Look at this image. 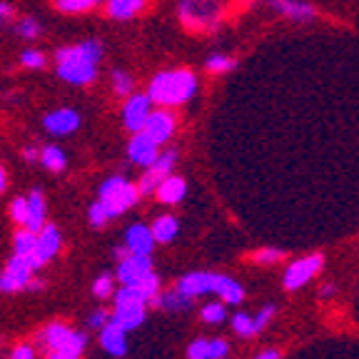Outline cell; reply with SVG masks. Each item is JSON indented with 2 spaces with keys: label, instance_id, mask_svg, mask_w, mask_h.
Here are the masks:
<instances>
[{
  "label": "cell",
  "instance_id": "7dc6e473",
  "mask_svg": "<svg viewBox=\"0 0 359 359\" xmlns=\"http://www.w3.org/2000/svg\"><path fill=\"white\" fill-rule=\"evenodd\" d=\"M13 18V6H8V3H0V25L3 22H8Z\"/></svg>",
  "mask_w": 359,
  "mask_h": 359
},
{
  "label": "cell",
  "instance_id": "5bb4252c",
  "mask_svg": "<svg viewBox=\"0 0 359 359\" xmlns=\"http://www.w3.org/2000/svg\"><path fill=\"white\" fill-rule=\"evenodd\" d=\"M157 142L152 140L147 133H135L133 135V140H130L128 145V157H130V163L135 165H142V168H150L152 163L157 160V155H160V150H157Z\"/></svg>",
  "mask_w": 359,
  "mask_h": 359
},
{
  "label": "cell",
  "instance_id": "ba28073f",
  "mask_svg": "<svg viewBox=\"0 0 359 359\" xmlns=\"http://www.w3.org/2000/svg\"><path fill=\"white\" fill-rule=\"evenodd\" d=\"M152 105H155V102H152L150 95H140V93H137V95L128 97V102H125V107H123V123L133 135L145 128L147 118L152 115Z\"/></svg>",
  "mask_w": 359,
  "mask_h": 359
},
{
  "label": "cell",
  "instance_id": "d6986e66",
  "mask_svg": "<svg viewBox=\"0 0 359 359\" xmlns=\"http://www.w3.org/2000/svg\"><path fill=\"white\" fill-rule=\"evenodd\" d=\"M112 322L120 325L123 330H137L145 322V304H115Z\"/></svg>",
  "mask_w": 359,
  "mask_h": 359
},
{
  "label": "cell",
  "instance_id": "bcb514c9",
  "mask_svg": "<svg viewBox=\"0 0 359 359\" xmlns=\"http://www.w3.org/2000/svg\"><path fill=\"white\" fill-rule=\"evenodd\" d=\"M252 359H282V352L280 349H262V352L255 354Z\"/></svg>",
  "mask_w": 359,
  "mask_h": 359
},
{
  "label": "cell",
  "instance_id": "816d5d0a",
  "mask_svg": "<svg viewBox=\"0 0 359 359\" xmlns=\"http://www.w3.org/2000/svg\"><path fill=\"white\" fill-rule=\"evenodd\" d=\"M224 359H227V357H224Z\"/></svg>",
  "mask_w": 359,
  "mask_h": 359
},
{
  "label": "cell",
  "instance_id": "7bdbcfd3",
  "mask_svg": "<svg viewBox=\"0 0 359 359\" xmlns=\"http://www.w3.org/2000/svg\"><path fill=\"white\" fill-rule=\"evenodd\" d=\"M107 322H110V317H107V312H102V309H97L95 314H90V327H95V330H102Z\"/></svg>",
  "mask_w": 359,
  "mask_h": 359
},
{
  "label": "cell",
  "instance_id": "ab89813d",
  "mask_svg": "<svg viewBox=\"0 0 359 359\" xmlns=\"http://www.w3.org/2000/svg\"><path fill=\"white\" fill-rule=\"evenodd\" d=\"M93 292H95V297H100V299L115 294V292H112V277L110 275H100V277H97V282H95V287H93Z\"/></svg>",
  "mask_w": 359,
  "mask_h": 359
},
{
  "label": "cell",
  "instance_id": "1f68e13d",
  "mask_svg": "<svg viewBox=\"0 0 359 359\" xmlns=\"http://www.w3.org/2000/svg\"><path fill=\"white\" fill-rule=\"evenodd\" d=\"M250 259L252 262H257V264H277V262H282L285 259V252L282 250H277V247H259L257 252H252L250 255Z\"/></svg>",
  "mask_w": 359,
  "mask_h": 359
},
{
  "label": "cell",
  "instance_id": "4fadbf2b",
  "mask_svg": "<svg viewBox=\"0 0 359 359\" xmlns=\"http://www.w3.org/2000/svg\"><path fill=\"white\" fill-rule=\"evenodd\" d=\"M267 6L275 13H280L282 18H287L292 22H299V25L312 22L317 18V11H314V6L307 3V0H267Z\"/></svg>",
  "mask_w": 359,
  "mask_h": 359
},
{
  "label": "cell",
  "instance_id": "6da1fadb",
  "mask_svg": "<svg viewBox=\"0 0 359 359\" xmlns=\"http://www.w3.org/2000/svg\"><path fill=\"white\" fill-rule=\"evenodd\" d=\"M147 95L152 97L155 105L175 107L185 105L197 95V78L192 70L180 67V70H163L150 80Z\"/></svg>",
  "mask_w": 359,
  "mask_h": 359
},
{
  "label": "cell",
  "instance_id": "8992f818",
  "mask_svg": "<svg viewBox=\"0 0 359 359\" xmlns=\"http://www.w3.org/2000/svg\"><path fill=\"white\" fill-rule=\"evenodd\" d=\"M175 163H177V152L175 150L160 152L155 163H152L150 168H145V175H142L140 182H137V187H140L142 195H155L157 187H160V182L172 175Z\"/></svg>",
  "mask_w": 359,
  "mask_h": 359
},
{
  "label": "cell",
  "instance_id": "9c48e42d",
  "mask_svg": "<svg viewBox=\"0 0 359 359\" xmlns=\"http://www.w3.org/2000/svg\"><path fill=\"white\" fill-rule=\"evenodd\" d=\"M175 128H177V118H175V112L170 110V107H157V110H152L150 118H147L142 133L150 135L157 145H165V142L172 137Z\"/></svg>",
  "mask_w": 359,
  "mask_h": 359
},
{
  "label": "cell",
  "instance_id": "d590c367",
  "mask_svg": "<svg viewBox=\"0 0 359 359\" xmlns=\"http://www.w3.org/2000/svg\"><path fill=\"white\" fill-rule=\"evenodd\" d=\"M187 359H210V339H192L190 347H187Z\"/></svg>",
  "mask_w": 359,
  "mask_h": 359
},
{
  "label": "cell",
  "instance_id": "ac0fdd59",
  "mask_svg": "<svg viewBox=\"0 0 359 359\" xmlns=\"http://www.w3.org/2000/svg\"><path fill=\"white\" fill-rule=\"evenodd\" d=\"M125 332L120 325H115V322H107L105 327H102L100 332V344L105 347V352H110L112 357H123L125 352H128V339H125Z\"/></svg>",
  "mask_w": 359,
  "mask_h": 359
},
{
  "label": "cell",
  "instance_id": "f1b7e54d",
  "mask_svg": "<svg viewBox=\"0 0 359 359\" xmlns=\"http://www.w3.org/2000/svg\"><path fill=\"white\" fill-rule=\"evenodd\" d=\"M40 160H43V165L50 172H60V170H65L67 160H65V152L60 150L57 145H48L43 152H40Z\"/></svg>",
  "mask_w": 359,
  "mask_h": 359
},
{
  "label": "cell",
  "instance_id": "e0dca14e",
  "mask_svg": "<svg viewBox=\"0 0 359 359\" xmlns=\"http://www.w3.org/2000/svg\"><path fill=\"white\" fill-rule=\"evenodd\" d=\"M155 235H152V227L147 224H133L128 232H125V245H128L130 252L135 255H152V247H155Z\"/></svg>",
  "mask_w": 359,
  "mask_h": 359
},
{
  "label": "cell",
  "instance_id": "52a82bcc",
  "mask_svg": "<svg viewBox=\"0 0 359 359\" xmlns=\"http://www.w3.org/2000/svg\"><path fill=\"white\" fill-rule=\"evenodd\" d=\"M222 282L224 275H217V272H190L177 282V287L190 297H200V294H219Z\"/></svg>",
  "mask_w": 359,
  "mask_h": 359
},
{
  "label": "cell",
  "instance_id": "b9f144b4",
  "mask_svg": "<svg viewBox=\"0 0 359 359\" xmlns=\"http://www.w3.org/2000/svg\"><path fill=\"white\" fill-rule=\"evenodd\" d=\"M230 354L227 339H210V359H224Z\"/></svg>",
  "mask_w": 359,
  "mask_h": 359
},
{
  "label": "cell",
  "instance_id": "8fae6325",
  "mask_svg": "<svg viewBox=\"0 0 359 359\" xmlns=\"http://www.w3.org/2000/svg\"><path fill=\"white\" fill-rule=\"evenodd\" d=\"M152 272V259L150 255H135L130 252L128 257L120 259L118 267V280L120 285H137L142 277H147Z\"/></svg>",
  "mask_w": 359,
  "mask_h": 359
},
{
  "label": "cell",
  "instance_id": "ee69618b",
  "mask_svg": "<svg viewBox=\"0 0 359 359\" xmlns=\"http://www.w3.org/2000/svg\"><path fill=\"white\" fill-rule=\"evenodd\" d=\"M11 359H35V352H33L30 347H25V344H22V347H15V349H13Z\"/></svg>",
  "mask_w": 359,
  "mask_h": 359
},
{
  "label": "cell",
  "instance_id": "603a6c76",
  "mask_svg": "<svg viewBox=\"0 0 359 359\" xmlns=\"http://www.w3.org/2000/svg\"><path fill=\"white\" fill-rule=\"evenodd\" d=\"M192 299L195 297L185 294V292L177 287V290H170V292H165V294H157V297L152 299V304H155V307L170 309V312H185V309L192 307Z\"/></svg>",
  "mask_w": 359,
  "mask_h": 359
},
{
  "label": "cell",
  "instance_id": "f546056e",
  "mask_svg": "<svg viewBox=\"0 0 359 359\" xmlns=\"http://www.w3.org/2000/svg\"><path fill=\"white\" fill-rule=\"evenodd\" d=\"M227 304L224 302H210L205 304V307L200 309V317L202 322H208V325H222L224 320H227Z\"/></svg>",
  "mask_w": 359,
  "mask_h": 359
},
{
  "label": "cell",
  "instance_id": "5b68a950",
  "mask_svg": "<svg viewBox=\"0 0 359 359\" xmlns=\"http://www.w3.org/2000/svg\"><path fill=\"white\" fill-rule=\"evenodd\" d=\"M43 339L53 352H65V354H70V357H80V352L85 349V334L70 332L65 325H57V322L45 330Z\"/></svg>",
  "mask_w": 359,
  "mask_h": 359
},
{
  "label": "cell",
  "instance_id": "f907efd6",
  "mask_svg": "<svg viewBox=\"0 0 359 359\" xmlns=\"http://www.w3.org/2000/svg\"><path fill=\"white\" fill-rule=\"evenodd\" d=\"M50 359H78V357H70V354H65V352H53Z\"/></svg>",
  "mask_w": 359,
  "mask_h": 359
},
{
  "label": "cell",
  "instance_id": "cb8c5ba5",
  "mask_svg": "<svg viewBox=\"0 0 359 359\" xmlns=\"http://www.w3.org/2000/svg\"><path fill=\"white\" fill-rule=\"evenodd\" d=\"M25 227L33 232H40L45 227V200H43V192H30L28 195V222Z\"/></svg>",
  "mask_w": 359,
  "mask_h": 359
},
{
  "label": "cell",
  "instance_id": "3957f363",
  "mask_svg": "<svg viewBox=\"0 0 359 359\" xmlns=\"http://www.w3.org/2000/svg\"><path fill=\"white\" fill-rule=\"evenodd\" d=\"M140 197H142L140 187L128 182L125 177H110L100 185V202L107 208L110 217H118V215H123L125 210L137 205Z\"/></svg>",
  "mask_w": 359,
  "mask_h": 359
},
{
  "label": "cell",
  "instance_id": "681fc988",
  "mask_svg": "<svg viewBox=\"0 0 359 359\" xmlns=\"http://www.w3.org/2000/svg\"><path fill=\"white\" fill-rule=\"evenodd\" d=\"M6 185H8V175H6V170H3V165H0V195H3Z\"/></svg>",
  "mask_w": 359,
  "mask_h": 359
},
{
  "label": "cell",
  "instance_id": "2e32d148",
  "mask_svg": "<svg viewBox=\"0 0 359 359\" xmlns=\"http://www.w3.org/2000/svg\"><path fill=\"white\" fill-rule=\"evenodd\" d=\"M57 75L73 85H90L97 78V67L93 62H57Z\"/></svg>",
  "mask_w": 359,
  "mask_h": 359
},
{
  "label": "cell",
  "instance_id": "836d02e7",
  "mask_svg": "<svg viewBox=\"0 0 359 359\" xmlns=\"http://www.w3.org/2000/svg\"><path fill=\"white\" fill-rule=\"evenodd\" d=\"M277 317V304L267 302L264 307L257 309V314H255V325H257V332H264L267 330V325H272V320Z\"/></svg>",
  "mask_w": 359,
  "mask_h": 359
},
{
  "label": "cell",
  "instance_id": "f6af8a7d",
  "mask_svg": "<svg viewBox=\"0 0 359 359\" xmlns=\"http://www.w3.org/2000/svg\"><path fill=\"white\" fill-rule=\"evenodd\" d=\"M320 297L322 299H334L337 297V285H334V282H325V285L320 287Z\"/></svg>",
  "mask_w": 359,
  "mask_h": 359
},
{
  "label": "cell",
  "instance_id": "7402d4cb",
  "mask_svg": "<svg viewBox=\"0 0 359 359\" xmlns=\"http://www.w3.org/2000/svg\"><path fill=\"white\" fill-rule=\"evenodd\" d=\"M147 6V0H107V15L115 18V20H130L137 13H142Z\"/></svg>",
  "mask_w": 359,
  "mask_h": 359
},
{
  "label": "cell",
  "instance_id": "d4e9b609",
  "mask_svg": "<svg viewBox=\"0 0 359 359\" xmlns=\"http://www.w3.org/2000/svg\"><path fill=\"white\" fill-rule=\"evenodd\" d=\"M177 232H180V222L172 215H160V217L152 222V235H155V240L160 242V245H170V242L177 237Z\"/></svg>",
  "mask_w": 359,
  "mask_h": 359
},
{
  "label": "cell",
  "instance_id": "74e56055",
  "mask_svg": "<svg viewBox=\"0 0 359 359\" xmlns=\"http://www.w3.org/2000/svg\"><path fill=\"white\" fill-rule=\"evenodd\" d=\"M11 217L15 219V222H20V224L28 222V197H18V200H13Z\"/></svg>",
  "mask_w": 359,
  "mask_h": 359
},
{
  "label": "cell",
  "instance_id": "8d00e7d4",
  "mask_svg": "<svg viewBox=\"0 0 359 359\" xmlns=\"http://www.w3.org/2000/svg\"><path fill=\"white\" fill-rule=\"evenodd\" d=\"M18 35L20 38H25V40H33V38H38L40 35V25H38V20L35 18H22L20 22H18Z\"/></svg>",
  "mask_w": 359,
  "mask_h": 359
},
{
  "label": "cell",
  "instance_id": "4dcf8cb0",
  "mask_svg": "<svg viewBox=\"0 0 359 359\" xmlns=\"http://www.w3.org/2000/svg\"><path fill=\"white\" fill-rule=\"evenodd\" d=\"M102 0H55V8L60 13H85L100 6Z\"/></svg>",
  "mask_w": 359,
  "mask_h": 359
},
{
  "label": "cell",
  "instance_id": "83f0119b",
  "mask_svg": "<svg viewBox=\"0 0 359 359\" xmlns=\"http://www.w3.org/2000/svg\"><path fill=\"white\" fill-rule=\"evenodd\" d=\"M205 67H208V73H212V75H224V73H230V70H235L237 60L232 55H224V53H215V55H210L208 60H205Z\"/></svg>",
  "mask_w": 359,
  "mask_h": 359
},
{
  "label": "cell",
  "instance_id": "277c9868",
  "mask_svg": "<svg viewBox=\"0 0 359 359\" xmlns=\"http://www.w3.org/2000/svg\"><path fill=\"white\" fill-rule=\"evenodd\" d=\"M322 264H325V257L320 252L314 255H304V257H297L294 262L287 264L285 275H282V287L287 292L302 290L304 285L314 280V277L322 272Z\"/></svg>",
  "mask_w": 359,
  "mask_h": 359
},
{
  "label": "cell",
  "instance_id": "d6a6232c",
  "mask_svg": "<svg viewBox=\"0 0 359 359\" xmlns=\"http://www.w3.org/2000/svg\"><path fill=\"white\" fill-rule=\"evenodd\" d=\"M135 287L140 290V294L147 299V302H152V299H155L157 294H160V277H157L155 272H150V275L142 277V280L137 282V285H135Z\"/></svg>",
  "mask_w": 359,
  "mask_h": 359
},
{
  "label": "cell",
  "instance_id": "7a4b0ae2",
  "mask_svg": "<svg viewBox=\"0 0 359 359\" xmlns=\"http://www.w3.org/2000/svg\"><path fill=\"white\" fill-rule=\"evenodd\" d=\"M177 15L187 30H215L222 15V0H180Z\"/></svg>",
  "mask_w": 359,
  "mask_h": 359
},
{
  "label": "cell",
  "instance_id": "c3c4849f",
  "mask_svg": "<svg viewBox=\"0 0 359 359\" xmlns=\"http://www.w3.org/2000/svg\"><path fill=\"white\" fill-rule=\"evenodd\" d=\"M22 157H25L28 163H35V160H38V150H35V147H25V150H22Z\"/></svg>",
  "mask_w": 359,
  "mask_h": 359
},
{
  "label": "cell",
  "instance_id": "44dd1931",
  "mask_svg": "<svg viewBox=\"0 0 359 359\" xmlns=\"http://www.w3.org/2000/svg\"><path fill=\"white\" fill-rule=\"evenodd\" d=\"M60 250V232L55 224H45L43 230L38 232V257L40 262H48L50 257H55Z\"/></svg>",
  "mask_w": 359,
  "mask_h": 359
},
{
  "label": "cell",
  "instance_id": "30bf717a",
  "mask_svg": "<svg viewBox=\"0 0 359 359\" xmlns=\"http://www.w3.org/2000/svg\"><path fill=\"white\" fill-rule=\"evenodd\" d=\"M102 60V45L97 40H85L78 45H67L55 53V62H97Z\"/></svg>",
  "mask_w": 359,
  "mask_h": 359
},
{
  "label": "cell",
  "instance_id": "9a60e30c",
  "mask_svg": "<svg viewBox=\"0 0 359 359\" xmlns=\"http://www.w3.org/2000/svg\"><path fill=\"white\" fill-rule=\"evenodd\" d=\"M43 125L50 135H57V137H60V135H70L80 128V115L75 110H70V107H60V110L45 115Z\"/></svg>",
  "mask_w": 359,
  "mask_h": 359
},
{
  "label": "cell",
  "instance_id": "ffe728a7",
  "mask_svg": "<svg viewBox=\"0 0 359 359\" xmlns=\"http://www.w3.org/2000/svg\"><path fill=\"white\" fill-rule=\"evenodd\" d=\"M187 192V182L182 177H177V175H170V177H165L163 182H160V187H157V200L163 202V205H177L182 197H185Z\"/></svg>",
  "mask_w": 359,
  "mask_h": 359
},
{
  "label": "cell",
  "instance_id": "4316f807",
  "mask_svg": "<svg viewBox=\"0 0 359 359\" xmlns=\"http://www.w3.org/2000/svg\"><path fill=\"white\" fill-rule=\"evenodd\" d=\"M232 330H235V334L242 337V339H250V337L259 334L257 325H255V317L252 314H247V312L232 314Z\"/></svg>",
  "mask_w": 359,
  "mask_h": 359
},
{
  "label": "cell",
  "instance_id": "7c38bea8",
  "mask_svg": "<svg viewBox=\"0 0 359 359\" xmlns=\"http://www.w3.org/2000/svg\"><path fill=\"white\" fill-rule=\"evenodd\" d=\"M30 272H33V267H30L28 259L20 257V255H13L6 267V275L0 277V290L3 292L22 290L25 285H30Z\"/></svg>",
  "mask_w": 359,
  "mask_h": 359
},
{
  "label": "cell",
  "instance_id": "f35d334b",
  "mask_svg": "<svg viewBox=\"0 0 359 359\" xmlns=\"http://www.w3.org/2000/svg\"><path fill=\"white\" fill-rule=\"evenodd\" d=\"M107 219H110V212H107L105 205H102V202L97 200L95 205L90 208V224H93V227H102V224H105Z\"/></svg>",
  "mask_w": 359,
  "mask_h": 359
},
{
  "label": "cell",
  "instance_id": "60d3db41",
  "mask_svg": "<svg viewBox=\"0 0 359 359\" xmlns=\"http://www.w3.org/2000/svg\"><path fill=\"white\" fill-rule=\"evenodd\" d=\"M20 62L25 67H33V70L38 67V70H40V67L45 65V55H43V53H38V50H25L20 55Z\"/></svg>",
  "mask_w": 359,
  "mask_h": 359
},
{
  "label": "cell",
  "instance_id": "e575fe53",
  "mask_svg": "<svg viewBox=\"0 0 359 359\" xmlns=\"http://www.w3.org/2000/svg\"><path fill=\"white\" fill-rule=\"evenodd\" d=\"M112 90L118 95H133V78L125 70H115L112 73Z\"/></svg>",
  "mask_w": 359,
  "mask_h": 359
},
{
  "label": "cell",
  "instance_id": "484cf974",
  "mask_svg": "<svg viewBox=\"0 0 359 359\" xmlns=\"http://www.w3.org/2000/svg\"><path fill=\"white\" fill-rule=\"evenodd\" d=\"M217 297L222 299L224 304H242V299H245V287L237 280L224 275V282H222V287H219Z\"/></svg>",
  "mask_w": 359,
  "mask_h": 359
}]
</instances>
